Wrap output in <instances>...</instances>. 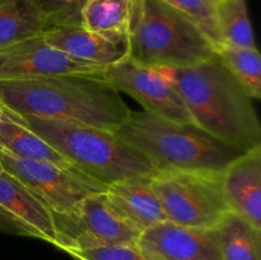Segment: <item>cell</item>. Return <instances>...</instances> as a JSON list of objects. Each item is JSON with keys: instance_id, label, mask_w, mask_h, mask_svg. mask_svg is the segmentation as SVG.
<instances>
[{"instance_id": "1", "label": "cell", "mask_w": 261, "mask_h": 260, "mask_svg": "<svg viewBox=\"0 0 261 260\" xmlns=\"http://www.w3.org/2000/svg\"><path fill=\"white\" fill-rule=\"evenodd\" d=\"M182 98L191 121L244 153L261 147V125L252 98L217 54L186 68H158Z\"/></svg>"}, {"instance_id": "2", "label": "cell", "mask_w": 261, "mask_h": 260, "mask_svg": "<svg viewBox=\"0 0 261 260\" xmlns=\"http://www.w3.org/2000/svg\"><path fill=\"white\" fill-rule=\"evenodd\" d=\"M0 101L19 115L82 122L110 132L132 111L106 74L0 81Z\"/></svg>"}, {"instance_id": "3", "label": "cell", "mask_w": 261, "mask_h": 260, "mask_svg": "<svg viewBox=\"0 0 261 260\" xmlns=\"http://www.w3.org/2000/svg\"><path fill=\"white\" fill-rule=\"evenodd\" d=\"M20 116L71 166L103 185L157 172L143 153L120 139L114 132L66 120Z\"/></svg>"}, {"instance_id": "4", "label": "cell", "mask_w": 261, "mask_h": 260, "mask_svg": "<svg viewBox=\"0 0 261 260\" xmlns=\"http://www.w3.org/2000/svg\"><path fill=\"white\" fill-rule=\"evenodd\" d=\"M114 133L157 171H223L241 154L194 122L171 121L145 111H130Z\"/></svg>"}, {"instance_id": "5", "label": "cell", "mask_w": 261, "mask_h": 260, "mask_svg": "<svg viewBox=\"0 0 261 260\" xmlns=\"http://www.w3.org/2000/svg\"><path fill=\"white\" fill-rule=\"evenodd\" d=\"M127 38L129 58L145 68H186L216 54L208 37L163 0H133Z\"/></svg>"}, {"instance_id": "6", "label": "cell", "mask_w": 261, "mask_h": 260, "mask_svg": "<svg viewBox=\"0 0 261 260\" xmlns=\"http://www.w3.org/2000/svg\"><path fill=\"white\" fill-rule=\"evenodd\" d=\"M223 171L161 170L150 176L167 221L195 228H214L228 212L222 190Z\"/></svg>"}, {"instance_id": "7", "label": "cell", "mask_w": 261, "mask_h": 260, "mask_svg": "<svg viewBox=\"0 0 261 260\" xmlns=\"http://www.w3.org/2000/svg\"><path fill=\"white\" fill-rule=\"evenodd\" d=\"M53 218L56 247L66 252L116 245L137 246L142 235L114 211L106 191L91 194L74 212Z\"/></svg>"}, {"instance_id": "8", "label": "cell", "mask_w": 261, "mask_h": 260, "mask_svg": "<svg viewBox=\"0 0 261 260\" xmlns=\"http://www.w3.org/2000/svg\"><path fill=\"white\" fill-rule=\"evenodd\" d=\"M2 170L24 185L54 216L69 214L84 198L103 193L107 186L81 171L66 170L53 163L18 158L0 149Z\"/></svg>"}, {"instance_id": "9", "label": "cell", "mask_w": 261, "mask_h": 260, "mask_svg": "<svg viewBox=\"0 0 261 260\" xmlns=\"http://www.w3.org/2000/svg\"><path fill=\"white\" fill-rule=\"evenodd\" d=\"M106 68L79 60L46 42L42 33L0 48V81L87 74L105 75Z\"/></svg>"}, {"instance_id": "10", "label": "cell", "mask_w": 261, "mask_h": 260, "mask_svg": "<svg viewBox=\"0 0 261 260\" xmlns=\"http://www.w3.org/2000/svg\"><path fill=\"white\" fill-rule=\"evenodd\" d=\"M106 76L117 91L133 97L148 114L176 122H193L178 92L157 69L145 68L126 58L110 66Z\"/></svg>"}, {"instance_id": "11", "label": "cell", "mask_w": 261, "mask_h": 260, "mask_svg": "<svg viewBox=\"0 0 261 260\" xmlns=\"http://www.w3.org/2000/svg\"><path fill=\"white\" fill-rule=\"evenodd\" d=\"M148 260H223L217 228H195L166 221L142 232L138 241Z\"/></svg>"}, {"instance_id": "12", "label": "cell", "mask_w": 261, "mask_h": 260, "mask_svg": "<svg viewBox=\"0 0 261 260\" xmlns=\"http://www.w3.org/2000/svg\"><path fill=\"white\" fill-rule=\"evenodd\" d=\"M0 232L40 239L56 246L53 214L5 171H0Z\"/></svg>"}, {"instance_id": "13", "label": "cell", "mask_w": 261, "mask_h": 260, "mask_svg": "<svg viewBox=\"0 0 261 260\" xmlns=\"http://www.w3.org/2000/svg\"><path fill=\"white\" fill-rule=\"evenodd\" d=\"M42 36L53 47L106 69L129 58L126 32L101 33L83 25H59L43 30Z\"/></svg>"}, {"instance_id": "14", "label": "cell", "mask_w": 261, "mask_h": 260, "mask_svg": "<svg viewBox=\"0 0 261 260\" xmlns=\"http://www.w3.org/2000/svg\"><path fill=\"white\" fill-rule=\"evenodd\" d=\"M222 190L228 211L261 229V147L241 153L224 168Z\"/></svg>"}, {"instance_id": "15", "label": "cell", "mask_w": 261, "mask_h": 260, "mask_svg": "<svg viewBox=\"0 0 261 260\" xmlns=\"http://www.w3.org/2000/svg\"><path fill=\"white\" fill-rule=\"evenodd\" d=\"M150 176L126 178L107 186L106 190L114 211L140 232L167 221L160 198L150 185Z\"/></svg>"}, {"instance_id": "16", "label": "cell", "mask_w": 261, "mask_h": 260, "mask_svg": "<svg viewBox=\"0 0 261 260\" xmlns=\"http://www.w3.org/2000/svg\"><path fill=\"white\" fill-rule=\"evenodd\" d=\"M0 149L18 158L53 163L66 170H76L47 142L36 134L19 114L3 105L0 115Z\"/></svg>"}, {"instance_id": "17", "label": "cell", "mask_w": 261, "mask_h": 260, "mask_svg": "<svg viewBox=\"0 0 261 260\" xmlns=\"http://www.w3.org/2000/svg\"><path fill=\"white\" fill-rule=\"evenodd\" d=\"M45 30L37 0H0V48Z\"/></svg>"}, {"instance_id": "18", "label": "cell", "mask_w": 261, "mask_h": 260, "mask_svg": "<svg viewBox=\"0 0 261 260\" xmlns=\"http://www.w3.org/2000/svg\"><path fill=\"white\" fill-rule=\"evenodd\" d=\"M223 260H261V229L227 212L217 224Z\"/></svg>"}, {"instance_id": "19", "label": "cell", "mask_w": 261, "mask_h": 260, "mask_svg": "<svg viewBox=\"0 0 261 260\" xmlns=\"http://www.w3.org/2000/svg\"><path fill=\"white\" fill-rule=\"evenodd\" d=\"M216 54L247 96L261 97V58L256 47L219 46Z\"/></svg>"}, {"instance_id": "20", "label": "cell", "mask_w": 261, "mask_h": 260, "mask_svg": "<svg viewBox=\"0 0 261 260\" xmlns=\"http://www.w3.org/2000/svg\"><path fill=\"white\" fill-rule=\"evenodd\" d=\"M216 13L221 46L256 47L246 0H222L216 4Z\"/></svg>"}, {"instance_id": "21", "label": "cell", "mask_w": 261, "mask_h": 260, "mask_svg": "<svg viewBox=\"0 0 261 260\" xmlns=\"http://www.w3.org/2000/svg\"><path fill=\"white\" fill-rule=\"evenodd\" d=\"M133 0H86L81 19L84 28L93 32H126Z\"/></svg>"}, {"instance_id": "22", "label": "cell", "mask_w": 261, "mask_h": 260, "mask_svg": "<svg viewBox=\"0 0 261 260\" xmlns=\"http://www.w3.org/2000/svg\"><path fill=\"white\" fill-rule=\"evenodd\" d=\"M190 19L217 48L221 46L217 25L216 3L213 0H163Z\"/></svg>"}, {"instance_id": "23", "label": "cell", "mask_w": 261, "mask_h": 260, "mask_svg": "<svg viewBox=\"0 0 261 260\" xmlns=\"http://www.w3.org/2000/svg\"><path fill=\"white\" fill-rule=\"evenodd\" d=\"M86 0H37L45 30L59 25H82L81 13Z\"/></svg>"}, {"instance_id": "24", "label": "cell", "mask_w": 261, "mask_h": 260, "mask_svg": "<svg viewBox=\"0 0 261 260\" xmlns=\"http://www.w3.org/2000/svg\"><path fill=\"white\" fill-rule=\"evenodd\" d=\"M71 257L82 260H148V257L137 246L116 245V246H101L82 251L68 252Z\"/></svg>"}, {"instance_id": "25", "label": "cell", "mask_w": 261, "mask_h": 260, "mask_svg": "<svg viewBox=\"0 0 261 260\" xmlns=\"http://www.w3.org/2000/svg\"><path fill=\"white\" fill-rule=\"evenodd\" d=\"M2 109H3V103L2 101H0V115H2Z\"/></svg>"}, {"instance_id": "26", "label": "cell", "mask_w": 261, "mask_h": 260, "mask_svg": "<svg viewBox=\"0 0 261 260\" xmlns=\"http://www.w3.org/2000/svg\"><path fill=\"white\" fill-rule=\"evenodd\" d=\"M213 2H214V3H216V4H217V3H219V2H222V0H213Z\"/></svg>"}, {"instance_id": "27", "label": "cell", "mask_w": 261, "mask_h": 260, "mask_svg": "<svg viewBox=\"0 0 261 260\" xmlns=\"http://www.w3.org/2000/svg\"><path fill=\"white\" fill-rule=\"evenodd\" d=\"M74 260H82V259H79V257H73Z\"/></svg>"}, {"instance_id": "28", "label": "cell", "mask_w": 261, "mask_h": 260, "mask_svg": "<svg viewBox=\"0 0 261 260\" xmlns=\"http://www.w3.org/2000/svg\"><path fill=\"white\" fill-rule=\"evenodd\" d=\"M0 171H3V170H2V166H0Z\"/></svg>"}]
</instances>
